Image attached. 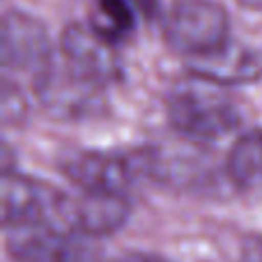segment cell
<instances>
[{
  "label": "cell",
  "instance_id": "cell-10",
  "mask_svg": "<svg viewBox=\"0 0 262 262\" xmlns=\"http://www.w3.org/2000/svg\"><path fill=\"white\" fill-rule=\"evenodd\" d=\"M189 74L219 88H237L258 83L262 78V49L226 41L207 55L186 60Z\"/></svg>",
  "mask_w": 262,
  "mask_h": 262
},
{
  "label": "cell",
  "instance_id": "cell-16",
  "mask_svg": "<svg viewBox=\"0 0 262 262\" xmlns=\"http://www.w3.org/2000/svg\"><path fill=\"white\" fill-rule=\"evenodd\" d=\"M134 3L140 9V14H147V16H154L159 9V0H134Z\"/></svg>",
  "mask_w": 262,
  "mask_h": 262
},
{
  "label": "cell",
  "instance_id": "cell-13",
  "mask_svg": "<svg viewBox=\"0 0 262 262\" xmlns=\"http://www.w3.org/2000/svg\"><path fill=\"white\" fill-rule=\"evenodd\" d=\"M0 108H3V122L5 124H18L28 118V101L23 97L21 88L14 85L9 78L3 81V92H0Z\"/></svg>",
  "mask_w": 262,
  "mask_h": 262
},
{
  "label": "cell",
  "instance_id": "cell-8",
  "mask_svg": "<svg viewBox=\"0 0 262 262\" xmlns=\"http://www.w3.org/2000/svg\"><path fill=\"white\" fill-rule=\"evenodd\" d=\"M129 219L124 195L111 193H64L58 212V226L81 237H101L120 230Z\"/></svg>",
  "mask_w": 262,
  "mask_h": 262
},
{
  "label": "cell",
  "instance_id": "cell-15",
  "mask_svg": "<svg viewBox=\"0 0 262 262\" xmlns=\"http://www.w3.org/2000/svg\"><path fill=\"white\" fill-rule=\"evenodd\" d=\"M111 262H168V260L157 258V255H147V253H127L122 258H115Z\"/></svg>",
  "mask_w": 262,
  "mask_h": 262
},
{
  "label": "cell",
  "instance_id": "cell-12",
  "mask_svg": "<svg viewBox=\"0 0 262 262\" xmlns=\"http://www.w3.org/2000/svg\"><path fill=\"white\" fill-rule=\"evenodd\" d=\"M138 14L140 9L136 7L134 0H97L90 26L101 37H106L108 41L115 44V41L131 35Z\"/></svg>",
  "mask_w": 262,
  "mask_h": 262
},
{
  "label": "cell",
  "instance_id": "cell-2",
  "mask_svg": "<svg viewBox=\"0 0 262 262\" xmlns=\"http://www.w3.org/2000/svg\"><path fill=\"white\" fill-rule=\"evenodd\" d=\"M35 95L55 120H90L106 111L104 85L76 74L67 64L51 62L35 76Z\"/></svg>",
  "mask_w": 262,
  "mask_h": 262
},
{
  "label": "cell",
  "instance_id": "cell-4",
  "mask_svg": "<svg viewBox=\"0 0 262 262\" xmlns=\"http://www.w3.org/2000/svg\"><path fill=\"white\" fill-rule=\"evenodd\" d=\"M62 172L88 193L124 195L138 177L147 175V157L145 152H78L62 161Z\"/></svg>",
  "mask_w": 262,
  "mask_h": 262
},
{
  "label": "cell",
  "instance_id": "cell-11",
  "mask_svg": "<svg viewBox=\"0 0 262 262\" xmlns=\"http://www.w3.org/2000/svg\"><path fill=\"white\" fill-rule=\"evenodd\" d=\"M226 172L242 189H262V129L237 138L228 152Z\"/></svg>",
  "mask_w": 262,
  "mask_h": 262
},
{
  "label": "cell",
  "instance_id": "cell-3",
  "mask_svg": "<svg viewBox=\"0 0 262 262\" xmlns=\"http://www.w3.org/2000/svg\"><path fill=\"white\" fill-rule=\"evenodd\" d=\"M230 32L228 12L214 0H180L166 16V39L186 60L221 49Z\"/></svg>",
  "mask_w": 262,
  "mask_h": 262
},
{
  "label": "cell",
  "instance_id": "cell-6",
  "mask_svg": "<svg viewBox=\"0 0 262 262\" xmlns=\"http://www.w3.org/2000/svg\"><path fill=\"white\" fill-rule=\"evenodd\" d=\"M51 53L49 30L39 18L21 9H7L3 14L0 58L5 72H30L37 76L53 62Z\"/></svg>",
  "mask_w": 262,
  "mask_h": 262
},
{
  "label": "cell",
  "instance_id": "cell-5",
  "mask_svg": "<svg viewBox=\"0 0 262 262\" xmlns=\"http://www.w3.org/2000/svg\"><path fill=\"white\" fill-rule=\"evenodd\" d=\"M62 191L21 172L3 175V226L7 230L58 223Z\"/></svg>",
  "mask_w": 262,
  "mask_h": 262
},
{
  "label": "cell",
  "instance_id": "cell-7",
  "mask_svg": "<svg viewBox=\"0 0 262 262\" xmlns=\"http://www.w3.org/2000/svg\"><path fill=\"white\" fill-rule=\"evenodd\" d=\"M60 51L69 69L99 85L115 81L122 74V60L113 41L101 37L90 23H72L64 28L60 35Z\"/></svg>",
  "mask_w": 262,
  "mask_h": 262
},
{
  "label": "cell",
  "instance_id": "cell-14",
  "mask_svg": "<svg viewBox=\"0 0 262 262\" xmlns=\"http://www.w3.org/2000/svg\"><path fill=\"white\" fill-rule=\"evenodd\" d=\"M237 262H262V235L244 237L239 246V258Z\"/></svg>",
  "mask_w": 262,
  "mask_h": 262
},
{
  "label": "cell",
  "instance_id": "cell-1",
  "mask_svg": "<svg viewBox=\"0 0 262 262\" xmlns=\"http://www.w3.org/2000/svg\"><path fill=\"white\" fill-rule=\"evenodd\" d=\"M172 129L195 143H212L232 134L242 124L237 104L207 81L191 76L175 83L166 99Z\"/></svg>",
  "mask_w": 262,
  "mask_h": 262
},
{
  "label": "cell",
  "instance_id": "cell-9",
  "mask_svg": "<svg viewBox=\"0 0 262 262\" xmlns=\"http://www.w3.org/2000/svg\"><path fill=\"white\" fill-rule=\"evenodd\" d=\"M7 251L16 262H95V251L81 235L53 226L14 230Z\"/></svg>",
  "mask_w": 262,
  "mask_h": 262
}]
</instances>
